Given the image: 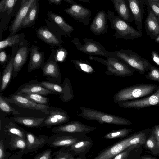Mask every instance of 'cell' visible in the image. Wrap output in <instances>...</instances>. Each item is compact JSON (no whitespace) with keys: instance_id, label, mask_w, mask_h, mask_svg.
I'll return each instance as SVG.
<instances>
[{"instance_id":"27","label":"cell","mask_w":159,"mask_h":159,"mask_svg":"<svg viewBox=\"0 0 159 159\" xmlns=\"http://www.w3.org/2000/svg\"><path fill=\"white\" fill-rule=\"evenodd\" d=\"M39 38L47 44L53 46H61V44L55 35L47 28L40 27L36 30Z\"/></svg>"},{"instance_id":"49","label":"cell","mask_w":159,"mask_h":159,"mask_svg":"<svg viewBox=\"0 0 159 159\" xmlns=\"http://www.w3.org/2000/svg\"><path fill=\"white\" fill-rule=\"evenodd\" d=\"M151 58L153 61L159 66V54L156 51L152 50L151 52Z\"/></svg>"},{"instance_id":"29","label":"cell","mask_w":159,"mask_h":159,"mask_svg":"<svg viewBox=\"0 0 159 159\" xmlns=\"http://www.w3.org/2000/svg\"><path fill=\"white\" fill-rule=\"evenodd\" d=\"M50 16L66 34L70 37V33L74 30L73 26L67 23L62 17L57 14L51 12Z\"/></svg>"},{"instance_id":"23","label":"cell","mask_w":159,"mask_h":159,"mask_svg":"<svg viewBox=\"0 0 159 159\" xmlns=\"http://www.w3.org/2000/svg\"><path fill=\"white\" fill-rule=\"evenodd\" d=\"M148 11L144 23L145 28L147 34L154 40L159 35V23L152 10Z\"/></svg>"},{"instance_id":"18","label":"cell","mask_w":159,"mask_h":159,"mask_svg":"<svg viewBox=\"0 0 159 159\" xmlns=\"http://www.w3.org/2000/svg\"><path fill=\"white\" fill-rule=\"evenodd\" d=\"M93 140L91 138L86 136L71 145L66 149L74 156H86L92 146Z\"/></svg>"},{"instance_id":"53","label":"cell","mask_w":159,"mask_h":159,"mask_svg":"<svg viewBox=\"0 0 159 159\" xmlns=\"http://www.w3.org/2000/svg\"><path fill=\"white\" fill-rule=\"evenodd\" d=\"M70 159H87L86 156H78L76 157H73Z\"/></svg>"},{"instance_id":"41","label":"cell","mask_w":159,"mask_h":159,"mask_svg":"<svg viewBox=\"0 0 159 159\" xmlns=\"http://www.w3.org/2000/svg\"><path fill=\"white\" fill-rule=\"evenodd\" d=\"M149 70V72L145 77L151 80L159 82V69L151 65Z\"/></svg>"},{"instance_id":"51","label":"cell","mask_w":159,"mask_h":159,"mask_svg":"<svg viewBox=\"0 0 159 159\" xmlns=\"http://www.w3.org/2000/svg\"><path fill=\"white\" fill-rule=\"evenodd\" d=\"M7 0H2L0 2V11H5Z\"/></svg>"},{"instance_id":"24","label":"cell","mask_w":159,"mask_h":159,"mask_svg":"<svg viewBox=\"0 0 159 159\" xmlns=\"http://www.w3.org/2000/svg\"><path fill=\"white\" fill-rule=\"evenodd\" d=\"M111 2L115 10L121 18L129 23L134 20L128 5V0H111Z\"/></svg>"},{"instance_id":"56","label":"cell","mask_w":159,"mask_h":159,"mask_svg":"<svg viewBox=\"0 0 159 159\" xmlns=\"http://www.w3.org/2000/svg\"><path fill=\"white\" fill-rule=\"evenodd\" d=\"M77 1H81V2H86L91 3L92 2L89 0H77Z\"/></svg>"},{"instance_id":"48","label":"cell","mask_w":159,"mask_h":159,"mask_svg":"<svg viewBox=\"0 0 159 159\" xmlns=\"http://www.w3.org/2000/svg\"><path fill=\"white\" fill-rule=\"evenodd\" d=\"M157 144V152L159 154V125H156L153 129Z\"/></svg>"},{"instance_id":"42","label":"cell","mask_w":159,"mask_h":159,"mask_svg":"<svg viewBox=\"0 0 159 159\" xmlns=\"http://www.w3.org/2000/svg\"><path fill=\"white\" fill-rule=\"evenodd\" d=\"M67 55L66 50L63 47L60 48L56 52L55 55V60L57 62H62L64 61Z\"/></svg>"},{"instance_id":"40","label":"cell","mask_w":159,"mask_h":159,"mask_svg":"<svg viewBox=\"0 0 159 159\" xmlns=\"http://www.w3.org/2000/svg\"><path fill=\"white\" fill-rule=\"evenodd\" d=\"M137 145L130 146L120 152L112 159H128L131 152L137 146Z\"/></svg>"},{"instance_id":"26","label":"cell","mask_w":159,"mask_h":159,"mask_svg":"<svg viewBox=\"0 0 159 159\" xmlns=\"http://www.w3.org/2000/svg\"><path fill=\"white\" fill-rule=\"evenodd\" d=\"M45 118L22 116L11 117L9 119L12 121L29 127L39 128L41 127Z\"/></svg>"},{"instance_id":"11","label":"cell","mask_w":159,"mask_h":159,"mask_svg":"<svg viewBox=\"0 0 159 159\" xmlns=\"http://www.w3.org/2000/svg\"><path fill=\"white\" fill-rule=\"evenodd\" d=\"M68 80L64 81L62 85L48 81L39 82V84L43 87L55 93L57 95H59L60 98L63 101H67L71 99V95L70 93V88Z\"/></svg>"},{"instance_id":"55","label":"cell","mask_w":159,"mask_h":159,"mask_svg":"<svg viewBox=\"0 0 159 159\" xmlns=\"http://www.w3.org/2000/svg\"><path fill=\"white\" fill-rule=\"evenodd\" d=\"M141 159H157L156 158L151 157H148V156H146V157H142Z\"/></svg>"},{"instance_id":"9","label":"cell","mask_w":159,"mask_h":159,"mask_svg":"<svg viewBox=\"0 0 159 159\" xmlns=\"http://www.w3.org/2000/svg\"><path fill=\"white\" fill-rule=\"evenodd\" d=\"M48 116L45 118L41 127L49 128L54 125H60L68 122L70 117L67 112L60 108L49 107Z\"/></svg>"},{"instance_id":"20","label":"cell","mask_w":159,"mask_h":159,"mask_svg":"<svg viewBox=\"0 0 159 159\" xmlns=\"http://www.w3.org/2000/svg\"><path fill=\"white\" fill-rule=\"evenodd\" d=\"M30 48L26 45H23L17 49L13 60L12 78H16L27 60Z\"/></svg>"},{"instance_id":"44","label":"cell","mask_w":159,"mask_h":159,"mask_svg":"<svg viewBox=\"0 0 159 159\" xmlns=\"http://www.w3.org/2000/svg\"><path fill=\"white\" fill-rule=\"evenodd\" d=\"M73 157L75 156L66 149L64 151L58 152V155L54 159H70Z\"/></svg>"},{"instance_id":"4","label":"cell","mask_w":159,"mask_h":159,"mask_svg":"<svg viewBox=\"0 0 159 159\" xmlns=\"http://www.w3.org/2000/svg\"><path fill=\"white\" fill-rule=\"evenodd\" d=\"M112 57L123 61L142 74L148 71L152 65L147 60L130 49H122L112 52Z\"/></svg>"},{"instance_id":"19","label":"cell","mask_w":159,"mask_h":159,"mask_svg":"<svg viewBox=\"0 0 159 159\" xmlns=\"http://www.w3.org/2000/svg\"><path fill=\"white\" fill-rule=\"evenodd\" d=\"M144 1L140 0H128L131 12L133 16L137 30L141 31L143 27V18L144 11Z\"/></svg>"},{"instance_id":"22","label":"cell","mask_w":159,"mask_h":159,"mask_svg":"<svg viewBox=\"0 0 159 159\" xmlns=\"http://www.w3.org/2000/svg\"><path fill=\"white\" fill-rule=\"evenodd\" d=\"M17 47H14L12 53L6 65L1 76L0 93L3 92L8 86L11 78L13 71V60L15 56L17 50Z\"/></svg>"},{"instance_id":"14","label":"cell","mask_w":159,"mask_h":159,"mask_svg":"<svg viewBox=\"0 0 159 159\" xmlns=\"http://www.w3.org/2000/svg\"><path fill=\"white\" fill-rule=\"evenodd\" d=\"M130 137L108 146L101 151L92 159H112L116 155L129 147L128 142Z\"/></svg>"},{"instance_id":"35","label":"cell","mask_w":159,"mask_h":159,"mask_svg":"<svg viewBox=\"0 0 159 159\" xmlns=\"http://www.w3.org/2000/svg\"><path fill=\"white\" fill-rule=\"evenodd\" d=\"M19 94L27 98L36 103L48 106L49 99L43 96V95L35 93Z\"/></svg>"},{"instance_id":"37","label":"cell","mask_w":159,"mask_h":159,"mask_svg":"<svg viewBox=\"0 0 159 159\" xmlns=\"http://www.w3.org/2000/svg\"><path fill=\"white\" fill-rule=\"evenodd\" d=\"M146 139L145 132L144 131H141L130 136L128 146L129 147L138 144H144Z\"/></svg>"},{"instance_id":"16","label":"cell","mask_w":159,"mask_h":159,"mask_svg":"<svg viewBox=\"0 0 159 159\" xmlns=\"http://www.w3.org/2000/svg\"><path fill=\"white\" fill-rule=\"evenodd\" d=\"M107 13L103 10L97 13L89 26V30L96 35L107 33L108 25Z\"/></svg>"},{"instance_id":"15","label":"cell","mask_w":159,"mask_h":159,"mask_svg":"<svg viewBox=\"0 0 159 159\" xmlns=\"http://www.w3.org/2000/svg\"><path fill=\"white\" fill-rule=\"evenodd\" d=\"M43 76L48 81L61 84V75L57 62L54 60L49 59L41 68Z\"/></svg>"},{"instance_id":"58","label":"cell","mask_w":159,"mask_h":159,"mask_svg":"<svg viewBox=\"0 0 159 159\" xmlns=\"http://www.w3.org/2000/svg\"><path fill=\"white\" fill-rule=\"evenodd\" d=\"M157 20H158V21L159 23V15H158V16H157Z\"/></svg>"},{"instance_id":"57","label":"cell","mask_w":159,"mask_h":159,"mask_svg":"<svg viewBox=\"0 0 159 159\" xmlns=\"http://www.w3.org/2000/svg\"><path fill=\"white\" fill-rule=\"evenodd\" d=\"M154 40L157 43H159V35Z\"/></svg>"},{"instance_id":"34","label":"cell","mask_w":159,"mask_h":159,"mask_svg":"<svg viewBox=\"0 0 159 159\" xmlns=\"http://www.w3.org/2000/svg\"><path fill=\"white\" fill-rule=\"evenodd\" d=\"M4 97L3 95L0 93V108L1 110L6 113L13 115H20L21 114L11 106Z\"/></svg>"},{"instance_id":"47","label":"cell","mask_w":159,"mask_h":159,"mask_svg":"<svg viewBox=\"0 0 159 159\" xmlns=\"http://www.w3.org/2000/svg\"><path fill=\"white\" fill-rule=\"evenodd\" d=\"M51 150H47L36 157L34 159H51Z\"/></svg>"},{"instance_id":"54","label":"cell","mask_w":159,"mask_h":159,"mask_svg":"<svg viewBox=\"0 0 159 159\" xmlns=\"http://www.w3.org/2000/svg\"><path fill=\"white\" fill-rule=\"evenodd\" d=\"M64 1L67 2L68 3L71 5L74 4L76 3L75 1L73 0H64Z\"/></svg>"},{"instance_id":"7","label":"cell","mask_w":159,"mask_h":159,"mask_svg":"<svg viewBox=\"0 0 159 159\" xmlns=\"http://www.w3.org/2000/svg\"><path fill=\"white\" fill-rule=\"evenodd\" d=\"M96 129V127L88 125L80 121L74 120L55 127L52 131L56 133L82 137Z\"/></svg>"},{"instance_id":"13","label":"cell","mask_w":159,"mask_h":159,"mask_svg":"<svg viewBox=\"0 0 159 159\" xmlns=\"http://www.w3.org/2000/svg\"><path fill=\"white\" fill-rule=\"evenodd\" d=\"M34 0H22L18 11L11 25L10 36L14 35L21 28L23 21Z\"/></svg>"},{"instance_id":"17","label":"cell","mask_w":159,"mask_h":159,"mask_svg":"<svg viewBox=\"0 0 159 159\" xmlns=\"http://www.w3.org/2000/svg\"><path fill=\"white\" fill-rule=\"evenodd\" d=\"M16 92L19 94L35 93L43 95H57L40 84L37 78L23 84L18 88Z\"/></svg>"},{"instance_id":"39","label":"cell","mask_w":159,"mask_h":159,"mask_svg":"<svg viewBox=\"0 0 159 159\" xmlns=\"http://www.w3.org/2000/svg\"><path fill=\"white\" fill-rule=\"evenodd\" d=\"M11 145L14 148L23 150L27 147V143L25 139L16 136L12 140Z\"/></svg>"},{"instance_id":"30","label":"cell","mask_w":159,"mask_h":159,"mask_svg":"<svg viewBox=\"0 0 159 159\" xmlns=\"http://www.w3.org/2000/svg\"><path fill=\"white\" fill-rule=\"evenodd\" d=\"M71 61L75 68L80 71L89 74H93L95 72L93 67L87 60L73 59Z\"/></svg>"},{"instance_id":"8","label":"cell","mask_w":159,"mask_h":159,"mask_svg":"<svg viewBox=\"0 0 159 159\" xmlns=\"http://www.w3.org/2000/svg\"><path fill=\"white\" fill-rule=\"evenodd\" d=\"M4 96L9 103L25 108L36 110L46 115L49 114L48 108L49 106L45 105L36 103L27 98L16 92L6 97Z\"/></svg>"},{"instance_id":"33","label":"cell","mask_w":159,"mask_h":159,"mask_svg":"<svg viewBox=\"0 0 159 159\" xmlns=\"http://www.w3.org/2000/svg\"><path fill=\"white\" fill-rule=\"evenodd\" d=\"M133 130L131 129L128 128L113 130L105 135L103 138L112 139L124 138L127 136Z\"/></svg>"},{"instance_id":"46","label":"cell","mask_w":159,"mask_h":159,"mask_svg":"<svg viewBox=\"0 0 159 159\" xmlns=\"http://www.w3.org/2000/svg\"><path fill=\"white\" fill-rule=\"evenodd\" d=\"M17 0H7L5 11H7L8 14L12 12Z\"/></svg>"},{"instance_id":"50","label":"cell","mask_w":159,"mask_h":159,"mask_svg":"<svg viewBox=\"0 0 159 159\" xmlns=\"http://www.w3.org/2000/svg\"><path fill=\"white\" fill-rule=\"evenodd\" d=\"M5 157L3 143V140H1L0 142V159H4Z\"/></svg>"},{"instance_id":"12","label":"cell","mask_w":159,"mask_h":159,"mask_svg":"<svg viewBox=\"0 0 159 159\" xmlns=\"http://www.w3.org/2000/svg\"><path fill=\"white\" fill-rule=\"evenodd\" d=\"M159 104V87L154 93L143 99L122 102L118 103L123 108H141Z\"/></svg>"},{"instance_id":"6","label":"cell","mask_w":159,"mask_h":159,"mask_svg":"<svg viewBox=\"0 0 159 159\" xmlns=\"http://www.w3.org/2000/svg\"><path fill=\"white\" fill-rule=\"evenodd\" d=\"M83 41L84 44H82L77 38H75L71 41L77 49L87 55L112 57V52L107 50L99 42L92 39L86 38H84Z\"/></svg>"},{"instance_id":"32","label":"cell","mask_w":159,"mask_h":159,"mask_svg":"<svg viewBox=\"0 0 159 159\" xmlns=\"http://www.w3.org/2000/svg\"><path fill=\"white\" fill-rule=\"evenodd\" d=\"M27 147L29 149H33L40 147L45 142L42 138H37L32 133L27 132L26 134Z\"/></svg>"},{"instance_id":"43","label":"cell","mask_w":159,"mask_h":159,"mask_svg":"<svg viewBox=\"0 0 159 159\" xmlns=\"http://www.w3.org/2000/svg\"><path fill=\"white\" fill-rule=\"evenodd\" d=\"M147 3L156 16L159 15V0H148Z\"/></svg>"},{"instance_id":"36","label":"cell","mask_w":159,"mask_h":159,"mask_svg":"<svg viewBox=\"0 0 159 159\" xmlns=\"http://www.w3.org/2000/svg\"><path fill=\"white\" fill-rule=\"evenodd\" d=\"M22 129L15 124L10 122L6 126L5 131L9 134H14L25 139V133Z\"/></svg>"},{"instance_id":"21","label":"cell","mask_w":159,"mask_h":159,"mask_svg":"<svg viewBox=\"0 0 159 159\" xmlns=\"http://www.w3.org/2000/svg\"><path fill=\"white\" fill-rule=\"evenodd\" d=\"M39 48L33 46L30 49V57L28 64V71L29 73L42 68L45 63V52L39 51Z\"/></svg>"},{"instance_id":"3","label":"cell","mask_w":159,"mask_h":159,"mask_svg":"<svg viewBox=\"0 0 159 159\" xmlns=\"http://www.w3.org/2000/svg\"><path fill=\"white\" fill-rule=\"evenodd\" d=\"M158 88L155 85L143 84L128 87L118 91L113 96L116 103L148 95Z\"/></svg>"},{"instance_id":"5","label":"cell","mask_w":159,"mask_h":159,"mask_svg":"<svg viewBox=\"0 0 159 159\" xmlns=\"http://www.w3.org/2000/svg\"><path fill=\"white\" fill-rule=\"evenodd\" d=\"M89 58L106 66L107 70L105 73L109 75L124 77L131 76L134 74V70L132 68L117 59L108 57L104 59L93 56H89Z\"/></svg>"},{"instance_id":"28","label":"cell","mask_w":159,"mask_h":159,"mask_svg":"<svg viewBox=\"0 0 159 159\" xmlns=\"http://www.w3.org/2000/svg\"><path fill=\"white\" fill-rule=\"evenodd\" d=\"M39 11L38 1L34 0L23 21L21 28H26L32 25L36 19Z\"/></svg>"},{"instance_id":"38","label":"cell","mask_w":159,"mask_h":159,"mask_svg":"<svg viewBox=\"0 0 159 159\" xmlns=\"http://www.w3.org/2000/svg\"><path fill=\"white\" fill-rule=\"evenodd\" d=\"M144 144L146 148L154 154H157V144L153 129L149 137L146 139Z\"/></svg>"},{"instance_id":"1","label":"cell","mask_w":159,"mask_h":159,"mask_svg":"<svg viewBox=\"0 0 159 159\" xmlns=\"http://www.w3.org/2000/svg\"><path fill=\"white\" fill-rule=\"evenodd\" d=\"M108 18L112 29L115 31L114 36L116 39L122 38L125 40H132L140 37L143 35L139 31L130 25L118 16L115 15L111 10L107 11Z\"/></svg>"},{"instance_id":"25","label":"cell","mask_w":159,"mask_h":159,"mask_svg":"<svg viewBox=\"0 0 159 159\" xmlns=\"http://www.w3.org/2000/svg\"><path fill=\"white\" fill-rule=\"evenodd\" d=\"M62 136L56 138L50 143L53 147H64L67 148L78 140L82 139L86 136L78 137L74 135L62 134Z\"/></svg>"},{"instance_id":"45","label":"cell","mask_w":159,"mask_h":159,"mask_svg":"<svg viewBox=\"0 0 159 159\" xmlns=\"http://www.w3.org/2000/svg\"><path fill=\"white\" fill-rule=\"evenodd\" d=\"M0 63L3 65V68L5 67L6 63L8 61L10 58V56L7 55L5 50L3 49L0 51Z\"/></svg>"},{"instance_id":"52","label":"cell","mask_w":159,"mask_h":159,"mask_svg":"<svg viewBox=\"0 0 159 159\" xmlns=\"http://www.w3.org/2000/svg\"><path fill=\"white\" fill-rule=\"evenodd\" d=\"M62 0H48L50 4H53L56 5H60L61 4Z\"/></svg>"},{"instance_id":"10","label":"cell","mask_w":159,"mask_h":159,"mask_svg":"<svg viewBox=\"0 0 159 159\" xmlns=\"http://www.w3.org/2000/svg\"><path fill=\"white\" fill-rule=\"evenodd\" d=\"M64 11L76 20L86 25H88L91 20V10L76 2Z\"/></svg>"},{"instance_id":"2","label":"cell","mask_w":159,"mask_h":159,"mask_svg":"<svg viewBox=\"0 0 159 159\" xmlns=\"http://www.w3.org/2000/svg\"><path fill=\"white\" fill-rule=\"evenodd\" d=\"M79 108L81 112L77 114V116L88 120L96 121L101 124H109L120 125L132 124L129 120L118 116L85 107H80Z\"/></svg>"},{"instance_id":"31","label":"cell","mask_w":159,"mask_h":159,"mask_svg":"<svg viewBox=\"0 0 159 159\" xmlns=\"http://www.w3.org/2000/svg\"><path fill=\"white\" fill-rule=\"evenodd\" d=\"M20 34H18L9 36L0 42V51L5 48L10 47H16L20 45H22V42L20 41L19 38Z\"/></svg>"}]
</instances>
